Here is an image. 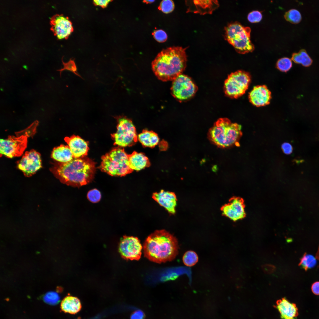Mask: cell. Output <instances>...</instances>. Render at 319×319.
Masks as SVG:
<instances>
[{
    "label": "cell",
    "instance_id": "26",
    "mask_svg": "<svg viewBox=\"0 0 319 319\" xmlns=\"http://www.w3.org/2000/svg\"><path fill=\"white\" fill-rule=\"evenodd\" d=\"M198 257L196 253L192 250L186 252L183 257V261L184 265L188 267L194 265L198 262Z\"/></svg>",
    "mask_w": 319,
    "mask_h": 319
},
{
    "label": "cell",
    "instance_id": "32",
    "mask_svg": "<svg viewBox=\"0 0 319 319\" xmlns=\"http://www.w3.org/2000/svg\"><path fill=\"white\" fill-rule=\"evenodd\" d=\"M152 34L154 38L159 43L164 42L167 38V35L166 32L161 29L154 30Z\"/></svg>",
    "mask_w": 319,
    "mask_h": 319
},
{
    "label": "cell",
    "instance_id": "9",
    "mask_svg": "<svg viewBox=\"0 0 319 319\" xmlns=\"http://www.w3.org/2000/svg\"><path fill=\"white\" fill-rule=\"evenodd\" d=\"M198 88L191 79L181 74L173 81L171 88L172 96L179 101L190 98L196 93Z\"/></svg>",
    "mask_w": 319,
    "mask_h": 319
},
{
    "label": "cell",
    "instance_id": "6",
    "mask_svg": "<svg viewBox=\"0 0 319 319\" xmlns=\"http://www.w3.org/2000/svg\"><path fill=\"white\" fill-rule=\"evenodd\" d=\"M99 167L102 172L113 176H122L132 172L128 160V155L123 149L116 148L103 156Z\"/></svg>",
    "mask_w": 319,
    "mask_h": 319
},
{
    "label": "cell",
    "instance_id": "16",
    "mask_svg": "<svg viewBox=\"0 0 319 319\" xmlns=\"http://www.w3.org/2000/svg\"><path fill=\"white\" fill-rule=\"evenodd\" d=\"M64 140L68 144L74 158L84 157L87 155L88 142L80 136L73 135L70 137H65Z\"/></svg>",
    "mask_w": 319,
    "mask_h": 319
},
{
    "label": "cell",
    "instance_id": "23",
    "mask_svg": "<svg viewBox=\"0 0 319 319\" xmlns=\"http://www.w3.org/2000/svg\"><path fill=\"white\" fill-rule=\"evenodd\" d=\"M137 138L143 146L150 148L154 147L159 141V138L156 133L147 130H144L138 135Z\"/></svg>",
    "mask_w": 319,
    "mask_h": 319
},
{
    "label": "cell",
    "instance_id": "42",
    "mask_svg": "<svg viewBox=\"0 0 319 319\" xmlns=\"http://www.w3.org/2000/svg\"><path fill=\"white\" fill-rule=\"evenodd\" d=\"M24 68L25 69H27V67H26V66H24Z\"/></svg>",
    "mask_w": 319,
    "mask_h": 319
},
{
    "label": "cell",
    "instance_id": "11",
    "mask_svg": "<svg viewBox=\"0 0 319 319\" xmlns=\"http://www.w3.org/2000/svg\"><path fill=\"white\" fill-rule=\"evenodd\" d=\"M143 248L140 240L136 237L125 236L119 245V251L126 260H138L141 258Z\"/></svg>",
    "mask_w": 319,
    "mask_h": 319
},
{
    "label": "cell",
    "instance_id": "38",
    "mask_svg": "<svg viewBox=\"0 0 319 319\" xmlns=\"http://www.w3.org/2000/svg\"><path fill=\"white\" fill-rule=\"evenodd\" d=\"M144 314L140 310H137L134 312L131 315L130 319H144Z\"/></svg>",
    "mask_w": 319,
    "mask_h": 319
},
{
    "label": "cell",
    "instance_id": "31",
    "mask_svg": "<svg viewBox=\"0 0 319 319\" xmlns=\"http://www.w3.org/2000/svg\"><path fill=\"white\" fill-rule=\"evenodd\" d=\"M175 8L173 1L171 0H163L160 3L158 9L165 14L172 12Z\"/></svg>",
    "mask_w": 319,
    "mask_h": 319
},
{
    "label": "cell",
    "instance_id": "33",
    "mask_svg": "<svg viewBox=\"0 0 319 319\" xmlns=\"http://www.w3.org/2000/svg\"><path fill=\"white\" fill-rule=\"evenodd\" d=\"M87 197L89 200L91 202L96 203L98 202L101 198V193L97 189H94L88 192Z\"/></svg>",
    "mask_w": 319,
    "mask_h": 319
},
{
    "label": "cell",
    "instance_id": "24",
    "mask_svg": "<svg viewBox=\"0 0 319 319\" xmlns=\"http://www.w3.org/2000/svg\"><path fill=\"white\" fill-rule=\"evenodd\" d=\"M292 59L295 63L301 64L305 66H310L312 60L304 50H302L297 53H293Z\"/></svg>",
    "mask_w": 319,
    "mask_h": 319
},
{
    "label": "cell",
    "instance_id": "17",
    "mask_svg": "<svg viewBox=\"0 0 319 319\" xmlns=\"http://www.w3.org/2000/svg\"><path fill=\"white\" fill-rule=\"evenodd\" d=\"M186 3L188 6L187 12L201 14H211L219 6L217 1L193 0L186 1Z\"/></svg>",
    "mask_w": 319,
    "mask_h": 319
},
{
    "label": "cell",
    "instance_id": "2",
    "mask_svg": "<svg viewBox=\"0 0 319 319\" xmlns=\"http://www.w3.org/2000/svg\"><path fill=\"white\" fill-rule=\"evenodd\" d=\"M186 48L170 47L158 54L152 63V67L159 79L163 81H173L182 74L186 66Z\"/></svg>",
    "mask_w": 319,
    "mask_h": 319
},
{
    "label": "cell",
    "instance_id": "3",
    "mask_svg": "<svg viewBox=\"0 0 319 319\" xmlns=\"http://www.w3.org/2000/svg\"><path fill=\"white\" fill-rule=\"evenodd\" d=\"M145 257L151 261L160 263L174 260L178 254L176 238L165 230H157L150 235L143 246Z\"/></svg>",
    "mask_w": 319,
    "mask_h": 319
},
{
    "label": "cell",
    "instance_id": "41",
    "mask_svg": "<svg viewBox=\"0 0 319 319\" xmlns=\"http://www.w3.org/2000/svg\"><path fill=\"white\" fill-rule=\"evenodd\" d=\"M315 258L316 259L319 260V246L318 250L316 254Z\"/></svg>",
    "mask_w": 319,
    "mask_h": 319
},
{
    "label": "cell",
    "instance_id": "39",
    "mask_svg": "<svg viewBox=\"0 0 319 319\" xmlns=\"http://www.w3.org/2000/svg\"><path fill=\"white\" fill-rule=\"evenodd\" d=\"M311 289L314 294L319 295V281L315 282L312 284Z\"/></svg>",
    "mask_w": 319,
    "mask_h": 319
},
{
    "label": "cell",
    "instance_id": "28",
    "mask_svg": "<svg viewBox=\"0 0 319 319\" xmlns=\"http://www.w3.org/2000/svg\"><path fill=\"white\" fill-rule=\"evenodd\" d=\"M62 58V61L63 65V67L57 71L60 72V76H61V72L62 71L65 70H68L73 73L75 75L82 79V77L77 72V68L74 61V59L72 60L70 59L68 62L65 63L64 62Z\"/></svg>",
    "mask_w": 319,
    "mask_h": 319
},
{
    "label": "cell",
    "instance_id": "20",
    "mask_svg": "<svg viewBox=\"0 0 319 319\" xmlns=\"http://www.w3.org/2000/svg\"><path fill=\"white\" fill-rule=\"evenodd\" d=\"M130 168L133 171H139L150 165L148 158L143 154L135 151L128 155Z\"/></svg>",
    "mask_w": 319,
    "mask_h": 319
},
{
    "label": "cell",
    "instance_id": "18",
    "mask_svg": "<svg viewBox=\"0 0 319 319\" xmlns=\"http://www.w3.org/2000/svg\"><path fill=\"white\" fill-rule=\"evenodd\" d=\"M152 198L169 213L172 214L175 213L177 199L174 193L161 190L158 192L154 193Z\"/></svg>",
    "mask_w": 319,
    "mask_h": 319
},
{
    "label": "cell",
    "instance_id": "35",
    "mask_svg": "<svg viewBox=\"0 0 319 319\" xmlns=\"http://www.w3.org/2000/svg\"><path fill=\"white\" fill-rule=\"evenodd\" d=\"M261 268L264 272L267 274H270L274 272L276 270V267L274 265L270 264L263 265Z\"/></svg>",
    "mask_w": 319,
    "mask_h": 319
},
{
    "label": "cell",
    "instance_id": "43",
    "mask_svg": "<svg viewBox=\"0 0 319 319\" xmlns=\"http://www.w3.org/2000/svg\"><path fill=\"white\" fill-rule=\"evenodd\" d=\"M1 91H3V89H2V88H1Z\"/></svg>",
    "mask_w": 319,
    "mask_h": 319
},
{
    "label": "cell",
    "instance_id": "21",
    "mask_svg": "<svg viewBox=\"0 0 319 319\" xmlns=\"http://www.w3.org/2000/svg\"><path fill=\"white\" fill-rule=\"evenodd\" d=\"M51 157L54 160L61 163L69 162L74 159L69 146L63 144L55 147L52 152Z\"/></svg>",
    "mask_w": 319,
    "mask_h": 319
},
{
    "label": "cell",
    "instance_id": "34",
    "mask_svg": "<svg viewBox=\"0 0 319 319\" xmlns=\"http://www.w3.org/2000/svg\"><path fill=\"white\" fill-rule=\"evenodd\" d=\"M262 15L261 12L257 10L253 11L250 12L248 16L249 21L252 23L260 22L261 19Z\"/></svg>",
    "mask_w": 319,
    "mask_h": 319
},
{
    "label": "cell",
    "instance_id": "5",
    "mask_svg": "<svg viewBox=\"0 0 319 319\" xmlns=\"http://www.w3.org/2000/svg\"><path fill=\"white\" fill-rule=\"evenodd\" d=\"M224 38L237 53L244 54L255 49L250 40L251 28L236 21L229 24L225 28Z\"/></svg>",
    "mask_w": 319,
    "mask_h": 319
},
{
    "label": "cell",
    "instance_id": "14",
    "mask_svg": "<svg viewBox=\"0 0 319 319\" xmlns=\"http://www.w3.org/2000/svg\"><path fill=\"white\" fill-rule=\"evenodd\" d=\"M221 210L223 215L234 221L241 219L245 216L243 201L238 197L231 198L227 204L222 206Z\"/></svg>",
    "mask_w": 319,
    "mask_h": 319
},
{
    "label": "cell",
    "instance_id": "19",
    "mask_svg": "<svg viewBox=\"0 0 319 319\" xmlns=\"http://www.w3.org/2000/svg\"><path fill=\"white\" fill-rule=\"evenodd\" d=\"M275 307L282 319H296L298 315L296 304L291 303L285 297L277 300Z\"/></svg>",
    "mask_w": 319,
    "mask_h": 319
},
{
    "label": "cell",
    "instance_id": "40",
    "mask_svg": "<svg viewBox=\"0 0 319 319\" xmlns=\"http://www.w3.org/2000/svg\"><path fill=\"white\" fill-rule=\"evenodd\" d=\"M155 1V0H144L143 2L147 4H151Z\"/></svg>",
    "mask_w": 319,
    "mask_h": 319
},
{
    "label": "cell",
    "instance_id": "13",
    "mask_svg": "<svg viewBox=\"0 0 319 319\" xmlns=\"http://www.w3.org/2000/svg\"><path fill=\"white\" fill-rule=\"evenodd\" d=\"M50 30L59 39H67L73 32L72 23L67 17L56 14L50 19Z\"/></svg>",
    "mask_w": 319,
    "mask_h": 319
},
{
    "label": "cell",
    "instance_id": "1",
    "mask_svg": "<svg viewBox=\"0 0 319 319\" xmlns=\"http://www.w3.org/2000/svg\"><path fill=\"white\" fill-rule=\"evenodd\" d=\"M50 171L62 183L75 187L86 185L94 178L95 163L84 157L65 162L55 163Z\"/></svg>",
    "mask_w": 319,
    "mask_h": 319
},
{
    "label": "cell",
    "instance_id": "37",
    "mask_svg": "<svg viewBox=\"0 0 319 319\" xmlns=\"http://www.w3.org/2000/svg\"><path fill=\"white\" fill-rule=\"evenodd\" d=\"M112 1L109 0H94L93 3L95 5L100 6L102 8H104L106 7L109 3Z\"/></svg>",
    "mask_w": 319,
    "mask_h": 319
},
{
    "label": "cell",
    "instance_id": "7",
    "mask_svg": "<svg viewBox=\"0 0 319 319\" xmlns=\"http://www.w3.org/2000/svg\"><path fill=\"white\" fill-rule=\"evenodd\" d=\"M118 122L116 132L111 135L114 145L124 147L131 146L138 139L136 129L132 121L124 116L115 117Z\"/></svg>",
    "mask_w": 319,
    "mask_h": 319
},
{
    "label": "cell",
    "instance_id": "8",
    "mask_svg": "<svg viewBox=\"0 0 319 319\" xmlns=\"http://www.w3.org/2000/svg\"><path fill=\"white\" fill-rule=\"evenodd\" d=\"M250 81V76L247 72L239 70L231 73L224 82L226 94L235 98L241 96L248 89Z\"/></svg>",
    "mask_w": 319,
    "mask_h": 319
},
{
    "label": "cell",
    "instance_id": "12",
    "mask_svg": "<svg viewBox=\"0 0 319 319\" xmlns=\"http://www.w3.org/2000/svg\"><path fill=\"white\" fill-rule=\"evenodd\" d=\"M17 165L25 175L31 176L42 167L40 154L34 149L27 151L18 162Z\"/></svg>",
    "mask_w": 319,
    "mask_h": 319
},
{
    "label": "cell",
    "instance_id": "10",
    "mask_svg": "<svg viewBox=\"0 0 319 319\" xmlns=\"http://www.w3.org/2000/svg\"><path fill=\"white\" fill-rule=\"evenodd\" d=\"M17 137L9 136L6 139H0V153L7 157L12 158L21 156L27 144V136L17 134Z\"/></svg>",
    "mask_w": 319,
    "mask_h": 319
},
{
    "label": "cell",
    "instance_id": "30",
    "mask_svg": "<svg viewBox=\"0 0 319 319\" xmlns=\"http://www.w3.org/2000/svg\"><path fill=\"white\" fill-rule=\"evenodd\" d=\"M44 301L50 305H56L60 301L58 294L54 292H49L45 294L43 297Z\"/></svg>",
    "mask_w": 319,
    "mask_h": 319
},
{
    "label": "cell",
    "instance_id": "36",
    "mask_svg": "<svg viewBox=\"0 0 319 319\" xmlns=\"http://www.w3.org/2000/svg\"><path fill=\"white\" fill-rule=\"evenodd\" d=\"M282 149L284 153L286 154H289L292 153L293 148L292 145L289 143L285 142L281 146Z\"/></svg>",
    "mask_w": 319,
    "mask_h": 319
},
{
    "label": "cell",
    "instance_id": "4",
    "mask_svg": "<svg viewBox=\"0 0 319 319\" xmlns=\"http://www.w3.org/2000/svg\"><path fill=\"white\" fill-rule=\"evenodd\" d=\"M241 126L227 118L219 119L210 128L208 138L213 144L223 148L238 145L242 135Z\"/></svg>",
    "mask_w": 319,
    "mask_h": 319
},
{
    "label": "cell",
    "instance_id": "27",
    "mask_svg": "<svg viewBox=\"0 0 319 319\" xmlns=\"http://www.w3.org/2000/svg\"><path fill=\"white\" fill-rule=\"evenodd\" d=\"M285 19L293 24H297L300 22L302 16L300 12L297 10L291 9L287 12L284 15Z\"/></svg>",
    "mask_w": 319,
    "mask_h": 319
},
{
    "label": "cell",
    "instance_id": "29",
    "mask_svg": "<svg viewBox=\"0 0 319 319\" xmlns=\"http://www.w3.org/2000/svg\"><path fill=\"white\" fill-rule=\"evenodd\" d=\"M277 68L281 71L287 72L292 67V63L291 59L287 57L279 59L276 64Z\"/></svg>",
    "mask_w": 319,
    "mask_h": 319
},
{
    "label": "cell",
    "instance_id": "15",
    "mask_svg": "<svg viewBox=\"0 0 319 319\" xmlns=\"http://www.w3.org/2000/svg\"><path fill=\"white\" fill-rule=\"evenodd\" d=\"M271 92L264 85L254 87L250 92L249 99L250 102L257 107L266 105L270 103L271 98Z\"/></svg>",
    "mask_w": 319,
    "mask_h": 319
},
{
    "label": "cell",
    "instance_id": "25",
    "mask_svg": "<svg viewBox=\"0 0 319 319\" xmlns=\"http://www.w3.org/2000/svg\"><path fill=\"white\" fill-rule=\"evenodd\" d=\"M316 259L313 255L304 253L300 259L299 266L302 267L306 271L314 267L316 264Z\"/></svg>",
    "mask_w": 319,
    "mask_h": 319
},
{
    "label": "cell",
    "instance_id": "22",
    "mask_svg": "<svg viewBox=\"0 0 319 319\" xmlns=\"http://www.w3.org/2000/svg\"><path fill=\"white\" fill-rule=\"evenodd\" d=\"M61 307L65 313L75 314L81 310L82 305L80 300L77 297L67 296L61 301Z\"/></svg>",
    "mask_w": 319,
    "mask_h": 319
}]
</instances>
